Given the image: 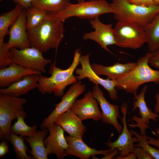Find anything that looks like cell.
<instances>
[{
    "label": "cell",
    "mask_w": 159,
    "mask_h": 159,
    "mask_svg": "<svg viewBox=\"0 0 159 159\" xmlns=\"http://www.w3.org/2000/svg\"><path fill=\"white\" fill-rule=\"evenodd\" d=\"M35 27L27 29L30 47L42 53L51 49H57L63 38V22L59 20L52 13Z\"/></svg>",
    "instance_id": "1"
},
{
    "label": "cell",
    "mask_w": 159,
    "mask_h": 159,
    "mask_svg": "<svg viewBox=\"0 0 159 159\" xmlns=\"http://www.w3.org/2000/svg\"><path fill=\"white\" fill-rule=\"evenodd\" d=\"M81 54L80 50L77 49L74 52L71 64L66 69H62L57 67L55 61L52 63L49 71L50 76L45 77L41 74L39 75L37 88L39 92L43 95L53 93L56 97H62L67 87L78 81L74 72L80 63Z\"/></svg>",
    "instance_id": "2"
},
{
    "label": "cell",
    "mask_w": 159,
    "mask_h": 159,
    "mask_svg": "<svg viewBox=\"0 0 159 159\" xmlns=\"http://www.w3.org/2000/svg\"><path fill=\"white\" fill-rule=\"evenodd\" d=\"M151 55V53H147L138 59L133 68L119 77L115 80L116 89L134 96L137 95L138 90L142 85L149 82L159 83V70L153 69L149 65Z\"/></svg>",
    "instance_id": "3"
},
{
    "label": "cell",
    "mask_w": 159,
    "mask_h": 159,
    "mask_svg": "<svg viewBox=\"0 0 159 159\" xmlns=\"http://www.w3.org/2000/svg\"><path fill=\"white\" fill-rule=\"evenodd\" d=\"M110 4L114 18L117 21L143 27L159 13V5L145 6L130 3L126 0H112Z\"/></svg>",
    "instance_id": "4"
},
{
    "label": "cell",
    "mask_w": 159,
    "mask_h": 159,
    "mask_svg": "<svg viewBox=\"0 0 159 159\" xmlns=\"http://www.w3.org/2000/svg\"><path fill=\"white\" fill-rule=\"evenodd\" d=\"M52 13L59 20L64 22L74 16L90 20L103 14L112 13L113 11L111 4L105 0H95L70 3L62 11Z\"/></svg>",
    "instance_id": "5"
},
{
    "label": "cell",
    "mask_w": 159,
    "mask_h": 159,
    "mask_svg": "<svg viewBox=\"0 0 159 159\" xmlns=\"http://www.w3.org/2000/svg\"><path fill=\"white\" fill-rule=\"evenodd\" d=\"M25 98L0 94V140L9 141L12 121L24 110Z\"/></svg>",
    "instance_id": "6"
},
{
    "label": "cell",
    "mask_w": 159,
    "mask_h": 159,
    "mask_svg": "<svg viewBox=\"0 0 159 159\" xmlns=\"http://www.w3.org/2000/svg\"><path fill=\"white\" fill-rule=\"evenodd\" d=\"M113 30L115 45L120 47L136 49L146 43L144 28L140 26L117 21Z\"/></svg>",
    "instance_id": "7"
},
{
    "label": "cell",
    "mask_w": 159,
    "mask_h": 159,
    "mask_svg": "<svg viewBox=\"0 0 159 159\" xmlns=\"http://www.w3.org/2000/svg\"><path fill=\"white\" fill-rule=\"evenodd\" d=\"M10 51L11 63L42 73L45 72V67L51 62L50 60L43 57V53L34 47L22 49L12 48Z\"/></svg>",
    "instance_id": "8"
},
{
    "label": "cell",
    "mask_w": 159,
    "mask_h": 159,
    "mask_svg": "<svg viewBox=\"0 0 159 159\" xmlns=\"http://www.w3.org/2000/svg\"><path fill=\"white\" fill-rule=\"evenodd\" d=\"M90 53L81 55L80 63L81 67L76 68L75 70L76 77L78 81L85 78L88 79L95 85H100L107 92L110 98L112 100L118 99V94L116 86L117 83L115 80L107 78L104 79L97 75L92 69L90 61Z\"/></svg>",
    "instance_id": "9"
},
{
    "label": "cell",
    "mask_w": 159,
    "mask_h": 159,
    "mask_svg": "<svg viewBox=\"0 0 159 159\" xmlns=\"http://www.w3.org/2000/svg\"><path fill=\"white\" fill-rule=\"evenodd\" d=\"M128 105L124 102L120 107L122 116L121 121L122 124V128L117 139L114 141L109 140L106 144L111 151L115 149L118 151L119 155L114 159H118L120 157L126 156L130 154L135 153L134 143H138V140L135 136L133 137V134L128 129L126 117L127 112Z\"/></svg>",
    "instance_id": "10"
},
{
    "label": "cell",
    "mask_w": 159,
    "mask_h": 159,
    "mask_svg": "<svg viewBox=\"0 0 159 159\" xmlns=\"http://www.w3.org/2000/svg\"><path fill=\"white\" fill-rule=\"evenodd\" d=\"M85 89V85L80 81L72 84L63 95L60 102L55 105L54 110L43 120L40 126L41 129H47L59 115L70 109L77 97L83 94Z\"/></svg>",
    "instance_id": "11"
},
{
    "label": "cell",
    "mask_w": 159,
    "mask_h": 159,
    "mask_svg": "<svg viewBox=\"0 0 159 159\" xmlns=\"http://www.w3.org/2000/svg\"><path fill=\"white\" fill-rule=\"evenodd\" d=\"M148 88L147 85H145L140 93L134 96L132 111H134L138 108L139 110L138 114L140 117L136 115L132 117L131 120L133 121L134 124L129 125V126L131 127L139 128L140 130V134L143 136L146 135V130L149 128L148 125L150 123L149 120H152L155 122L157 121V118H159V115L153 112L146 104L145 96Z\"/></svg>",
    "instance_id": "12"
},
{
    "label": "cell",
    "mask_w": 159,
    "mask_h": 159,
    "mask_svg": "<svg viewBox=\"0 0 159 159\" xmlns=\"http://www.w3.org/2000/svg\"><path fill=\"white\" fill-rule=\"evenodd\" d=\"M90 23L94 30L85 34L83 37V39L94 41L102 48L112 53L108 46L116 44L112 24L102 23L99 17L90 20Z\"/></svg>",
    "instance_id": "13"
},
{
    "label": "cell",
    "mask_w": 159,
    "mask_h": 159,
    "mask_svg": "<svg viewBox=\"0 0 159 159\" xmlns=\"http://www.w3.org/2000/svg\"><path fill=\"white\" fill-rule=\"evenodd\" d=\"M92 92L102 110L101 120L102 122L112 125L117 133H120L122 126L118 121V119L120 117L119 106L111 104L106 100L99 85H95L94 86Z\"/></svg>",
    "instance_id": "14"
},
{
    "label": "cell",
    "mask_w": 159,
    "mask_h": 159,
    "mask_svg": "<svg viewBox=\"0 0 159 159\" xmlns=\"http://www.w3.org/2000/svg\"><path fill=\"white\" fill-rule=\"evenodd\" d=\"M98 104L92 92L89 91L82 98L76 99L70 109L82 121L92 119L97 121L101 120L102 117Z\"/></svg>",
    "instance_id": "15"
},
{
    "label": "cell",
    "mask_w": 159,
    "mask_h": 159,
    "mask_svg": "<svg viewBox=\"0 0 159 159\" xmlns=\"http://www.w3.org/2000/svg\"><path fill=\"white\" fill-rule=\"evenodd\" d=\"M47 129L49 135L45 138L44 142L48 155L54 154L59 159L64 158L65 151L68 147L64 130L55 122Z\"/></svg>",
    "instance_id": "16"
},
{
    "label": "cell",
    "mask_w": 159,
    "mask_h": 159,
    "mask_svg": "<svg viewBox=\"0 0 159 159\" xmlns=\"http://www.w3.org/2000/svg\"><path fill=\"white\" fill-rule=\"evenodd\" d=\"M8 42L10 49H22L30 47L26 28V9H23L19 16L11 26Z\"/></svg>",
    "instance_id": "17"
},
{
    "label": "cell",
    "mask_w": 159,
    "mask_h": 159,
    "mask_svg": "<svg viewBox=\"0 0 159 159\" xmlns=\"http://www.w3.org/2000/svg\"><path fill=\"white\" fill-rule=\"evenodd\" d=\"M68 147L65 152V156L72 155L81 159H88L97 155L105 156L111 151L108 150H97L91 148L82 140V138L70 135L65 136Z\"/></svg>",
    "instance_id": "18"
},
{
    "label": "cell",
    "mask_w": 159,
    "mask_h": 159,
    "mask_svg": "<svg viewBox=\"0 0 159 159\" xmlns=\"http://www.w3.org/2000/svg\"><path fill=\"white\" fill-rule=\"evenodd\" d=\"M82 121L70 109L59 115L54 122L60 126L70 135L82 138L87 130Z\"/></svg>",
    "instance_id": "19"
},
{
    "label": "cell",
    "mask_w": 159,
    "mask_h": 159,
    "mask_svg": "<svg viewBox=\"0 0 159 159\" xmlns=\"http://www.w3.org/2000/svg\"><path fill=\"white\" fill-rule=\"evenodd\" d=\"M41 74L39 71L26 68L11 63L8 67L0 69V87L1 88H6L27 75Z\"/></svg>",
    "instance_id": "20"
},
{
    "label": "cell",
    "mask_w": 159,
    "mask_h": 159,
    "mask_svg": "<svg viewBox=\"0 0 159 159\" xmlns=\"http://www.w3.org/2000/svg\"><path fill=\"white\" fill-rule=\"evenodd\" d=\"M40 75L31 74L24 76L22 79L9 86L0 89V94L15 97L27 94L38 86Z\"/></svg>",
    "instance_id": "21"
},
{
    "label": "cell",
    "mask_w": 159,
    "mask_h": 159,
    "mask_svg": "<svg viewBox=\"0 0 159 159\" xmlns=\"http://www.w3.org/2000/svg\"><path fill=\"white\" fill-rule=\"evenodd\" d=\"M136 63V62H129L121 63L117 62L108 66L93 63L91 64V66L97 75L106 76L108 79L116 80L120 76L133 68Z\"/></svg>",
    "instance_id": "22"
},
{
    "label": "cell",
    "mask_w": 159,
    "mask_h": 159,
    "mask_svg": "<svg viewBox=\"0 0 159 159\" xmlns=\"http://www.w3.org/2000/svg\"><path fill=\"white\" fill-rule=\"evenodd\" d=\"M49 132L48 129L37 131L32 136L24 137L31 150L29 153L34 159H47L48 155L44 144V140Z\"/></svg>",
    "instance_id": "23"
},
{
    "label": "cell",
    "mask_w": 159,
    "mask_h": 159,
    "mask_svg": "<svg viewBox=\"0 0 159 159\" xmlns=\"http://www.w3.org/2000/svg\"><path fill=\"white\" fill-rule=\"evenodd\" d=\"M149 52L159 49V13L144 27Z\"/></svg>",
    "instance_id": "24"
},
{
    "label": "cell",
    "mask_w": 159,
    "mask_h": 159,
    "mask_svg": "<svg viewBox=\"0 0 159 159\" xmlns=\"http://www.w3.org/2000/svg\"><path fill=\"white\" fill-rule=\"evenodd\" d=\"M23 7L19 4H16L11 10L2 13L0 15V40H4L8 33V28L17 19Z\"/></svg>",
    "instance_id": "25"
},
{
    "label": "cell",
    "mask_w": 159,
    "mask_h": 159,
    "mask_svg": "<svg viewBox=\"0 0 159 159\" xmlns=\"http://www.w3.org/2000/svg\"><path fill=\"white\" fill-rule=\"evenodd\" d=\"M26 116V114L24 110L18 114L16 121L11 126V133L20 135L23 137H30L36 133L37 127L36 125L30 126L26 123L24 119Z\"/></svg>",
    "instance_id": "26"
},
{
    "label": "cell",
    "mask_w": 159,
    "mask_h": 159,
    "mask_svg": "<svg viewBox=\"0 0 159 159\" xmlns=\"http://www.w3.org/2000/svg\"><path fill=\"white\" fill-rule=\"evenodd\" d=\"M69 0H34L32 6L47 13H56L64 9Z\"/></svg>",
    "instance_id": "27"
},
{
    "label": "cell",
    "mask_w": 159,
    "mask_h": 159,
    "mask_svg": "<svg viewBox=\"0 0 159 159\" xmlns=\"http://www.w3.org/2000/svg\"><path fill=\"white\" fill-rule=\"evenodd\" d=\"M48 14V13L33 6L26 9L27 29L38 25L47 17Z\"/></svg>",
    "instance_id": "28"
},
{
    "label": "cell",
    "mask_w": 159,
    "mask_h": 159,
    "mask_svg": "<svg viewBox=\"0 0 159 159\" xmlns=\"http://www.w3.org/2000/svg\"><path fill=\"white\" fill-rule=\"evenodd\" d=\"M24 138L21 136L11 133L9 141L12 145L18 159H33V157L26 154V151L29 149L24 142Z\"/></svg>",
    "instance_id": "29"
},
{
    "label": "cell",
    "mask_w": 159,
    "mask_h": 159,
    "mask_svg": "<svg viewBox=\"0 0 159 159\" xmlns=\"http://www.w3.org/2000/svg\"><path fill=\"white\" fill-rule=\"evenodd\" d=\"M130 131L138 140V143L134 145L135 147H140L150 154L155 159H159V149H156L150 145L147 142L148 136L141 135L133 130H130Z\"/></svg>",
    "instance_id": "30"
},
{
    "label": "cell",
    "mask_w": 159,
    "mask_h": 159,
    "mask_svg": "<svg viewBox=\"0 0 159 159\" xmlns=\"http://www.w3.org/2000/svg\"><path fill=\"white\" fill-rule=\"evenodd\" d=\"M10 48L4 40H0V68L6 67L11 63Z\"/></svg>",
    "instance_id": "31"
},
{
    "label": "cell",
    "mask_w": 159,
    "mask_h": 159,
    "mask_svg": "<svg viewBox=\"0 0 159 159\" xmlns=\"http://www.w3.org/2000/svg\"><path fill=\"white\" fill-rule=\"evenodd\" d=\"M135 153L138 159H155L150 154L140 147H135Z\"/></svg>",
    "instance_id": "32"
},
{
    "label": "cell",
    "mask_w": 159,
    "mask_h": 159,
    "mask_svg": "<svg viewBox=\"0 0 159 159\" xmlns=\"http://www.w3.org/2000/svg\"><path fill=\"white\" fill-rule=\"evenodd\" d=\"M148 63L152 67L159 70V49L151 52Z\"/></svg>",
    "instance_id": "33"
},
{
    "label": "cell",
    "mask_w": 159,
    "mask_h": 159,
    "mask_svg": "<svg viewBox=\"0 0 159 159\" xmlns=\"http://www.w3.org/2000/svg\"><path fill=\"white\" fill-rule=\"evenodd\" d=\"M126 0L131 4L145 6H150L155 5L152 0Z\"/></svg>",
    "instance_id": "34"
},
{
    "label": "cell",
    "mask_w": 159,
    "mask_h": 159,
    "mask_svg": "<svg viewBox=\"0 0 159 159\" xmlns=\"http://www.w3.org/2000/svg\"><path fill=\"white\" fill-rule=\"evenodd\" d=\"M7 141L3 140L0 143V157H3L9 152Z\"/></svg>",
    "instance_id": "35"
},
{
    "label": "cell",
    "mask_w": 159,
    "mask_h": 159,
    "mask_svg": "<svg viewBox=\"0 0 159 159\" xmlns=\"http://www.w3.org/2000/svg\"><path fill=\"white\" fill-rule=\"evenodd\" d=\"M16 4H19L24 9H27L32 6L34 0H12Z\"/></svg>",
    "instance_id": "36"
},
{
    "label": "cell",
    "mask_w": 159,
    "mask_h": 159,
    "mask_svg": "<svg viewBox=\"0 0 159 159\" xmlns=\"http://www.w3.org/2000/svg\"><path fill=\"white\" fill-rule=\"evenodd\" d=\"M152 132L154 135L157 137V138L155 139L153 138L148 137L147 142L150 145H153L159 149V136L153 131H152Z\"/></svg>",
    "instance_id": "37"
},
{
    "label": "cell",
    "mask_w": 159,
    "mask_h": 159,
    "mask_svg": "<svg viewBox=\"0 0 159 159\" xmlns=\"http://www.w3.org/2000/svg\"><path fill=\"white\" fill-rule=\"evenodd\" d=\"M118 154V151L117 149H115L113 151H111L110 153L101 159H114L115 156Z\"/></svg>",
    "instance_id": "38"
},
{
    "label": "cell",
    "mask_w": 159,
    "mask_h": 159,
    "mask_svg": "<svg viewBox=\"0 0 159 159\" xmlns=\"http://www.w3.org/2000/svg\"><path fill=\"white\" fill-rule=\"evenodd\" d=\"M155 98L156 103L155 105L154 112L157 114H159V93H156Z\"/></svg>",
    "instance_id": "39"
},
{
    "label": "cell",
    "mask_w": 159,
    "mask_h": 159,
    "mask_svg": "<svg viewBox=\"0 0 159 159\" xmlns=\"http://www.w3.org/2000/svg\"><path fill=\"white\" fill-rule=\"evenodd\" d=\"M137 159L135 153H132L129 155L122 157H120L118 159Z\"/></svg>",
    "instance_id": "40"
},
{
    "label": "cell",
    "mask_w": 159,
    "mask_h": 159,
    "mask_svg": "<svg viewBox=\"0 0 159 159\" xmlns=\"http://www.w3.org/2000/svg\"><path fill=\"white\" fill-rule=\"evenodd\" d=\"M156 5H159V0H152Z\"/></svg>",
    "instance_id": "41"
},
{
    "label": "cell",
    "mask_w": 159,
    "mask_h": 159,
    "mask_svg": "<svg viewBox=\"0 0 159 159\" xmlns=\"http://www.w3.org/2000/svg\"><path fill=\"white\" fill-rule=\"evenodd\" d=\"M78 2H80L85 1H91L95 0H76Z\"/></svg>",
    "instance_id": "42"
},
{
    "label": "cell",
    "mask_w": 159,
    "mask_h": 159,
    "mask_svg": "<svg viewBox=\"0 0 159 159\" xmlns=\"http://www.w3.org/2000/svg\"><path fill=\"white\" fill-rule=\"evenodd\" d=\"M156 134L159 136V129L156 128Z\"/></svg>",
    "instance_id": "43"
},
{
    "label": "cell",
    "mask_w": 159,
    "mask_h": 159,
    "mask_svg": "<svg viewBox=\"0 0 159 159\" xmlns=\"http://www.w3.org/2000/svg\"><path fill=\"white\" fill-rule=\"evenodd\" d=\"M4 0H0V1H4Z\"/></svg>",
    "instance_id": "44"
}]
</instances>
